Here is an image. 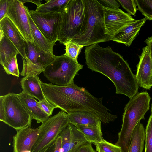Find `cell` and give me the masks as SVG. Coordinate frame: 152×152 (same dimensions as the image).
Returning a JSON list of instances; mask_svg holds the SVG:
<instances>
[{"label": "cell", "instance_id": "cell-1", "mask_svg": "<svg viewBox=\"0 0 152 152\" xmlns=\"http://www.w3.org/2000/svg\"><path fill=\"white\" fill-rule=\"evenodd\" d=\"M85 54L88 68L109 78L115 87L116 94L130 99L138 93L135 75L127 61L109 46L104 48L96 44L87 46Z\"/></svg>", "mask_w": 152, "mask_h": 152}, {"label": "cell", "instance_id": "cell-2", "mask_svg": "<svg viewBox=\"0 0 152 152\" xmlns=\"http://www.w3.org/2000/svg\"><path fill=\"white\" fill-rule=\"evenodd\" d=\"M46 99L56 108L67 113L75 111L89 112L98 117L104 124L113 122L117 116L110 113V110L104 106L102 98H96L85 88L74 83L61 86L40 82Z\"/></svg>", "mask_w": 152, "mask_h": 152}, {"label": "cell", "instance_id": "cell-3", "mask_svg": "<svg viewBox=\"0 0 152 152\" xmlns=\"http://www.w3.org/2000/svg\"><path fill=\"white\" fill-rule=\"evenodd\" d=\"M151 98L147 92H138L126 105L123 115L121 129L115 145L122 152H128L134 129L150 108Z\"/></svg>", "mask_w": 152, "mask_h": 152}, {"label": "cell", "instance_id": "cell-4", "mask_svg": "<svg viewBox=\"0 0 152 152\" xmlns=\"http://www.w3.org/2000/svg\"><path fill=\"white\" fill-rule=\"evenodd\" d=\"M61 14L57 41L63 44L79 36L86 29L87 18L85 0H70Z\"/></svg>", "mask_w": 152, "mask_h": 152}, {"label": "cell", "instance_id": "cell-5", "mask_svg": "<svg viewBox=\"0 0 152 152\" xmlns=\"http://www.w3.org/2000/svg\"><path fill=\"white\" fill-rule=\"evenodd\" d=\"M87 22L85 31L71 41L84 46L110 40L106 33L103 5L97 0H85Z\"/></svg>", "mask_w": 152, "mask_h": 152}, {"label": "cell", "instance_id": "cell-6", "mask_svg": "<svg viewBox=\"0 0 152 152\" xmlns=\"http://www.w3.org/2000/svg\"><path fill=\"white\" fill-rule=\"evenodd\" d=\"M83 65L64 54L56 56L54 60L44 68V76L51 83L66 86L74 83V79Z\"/></svg>", "mask_w": 152, "mask_h": 152}, {"label": "cell", "instance_id": "cell-7", "mask_svg": "<svg viewBox=\"0 0 152 152\" xmlns=\"http://www.w3.org/2000/svg\"><path fill=\"white\" fill-rule=\"evenodd\" d=\"M69 123L68 114L63 111L50 117L40 126L41 131L31 152H42L49 147Z\"/></svg>", "mask_w": 152, "mask_h": 152}, {"label": "cell", "instance_id": "cell-8", "mask_svg": "<svg viewBox=\"0 0 152 152\" xmlns=\"http://www.w3.org/2000/svg\"><path fill=\"white\" fill-rule=\"evenodd\" d=\"M1 96L4 109L3 122L16 131L31 127L32 118L16 94L9 93Z\"/></svg>", "mask_w": 152, "mask_h": 152}, {"label": "cell", "instance_id": "cell-9", "mask_svg": "<svg viewBox=\"0 0 152 152\" xmlns=\"http://www.w3.org/2000/svg\"><path fill=\"white\" fill-rule=\"evenodd\" d=\"M25 50L26 57L25 59L22 58L23 66L20 73L24 77L29 75H39L56 56L27 41L25 42Z\"/></svg>", "mask_w": 152, "mask_h": 152}, {"label": "cell", "instance_id": "cell-10", "mask_svg": "<svg viewBox=\"0 0 152 152\" xmlns=\"http://www.w3.org/2000/svg\"><path fill=\"white\" fill-rule=\"evenodd\" d=\"M28 10L34 23L48 39L55 43L57 41L61 14L60 13H42L36 10Z\"/></svg>", "mask_w": 152, "mask_h": 152}, {"label": "cell", "instance_id": "cell-11", "mask_svg": "<svg viewBox=\"0 0 152 152\" xmlns=\"http://www.w3.org/2000/svg\"><path fill=\"white\" fill-rule=\"evenodd\" d=\"M5 17L10 20L26 41L34 43L27 11L20 0H12Z\"/></svg>", "mask_w": 152, "mask_h": 152}, {"label": "cell", "instance_id": "cell-12", "mask_svg": "<svg viewBox=\"0 0 152 152\" xmlns=\"http://www.w3.org/2000/svg\"><path fill=\"white\" fill-rule=\"evenodd\" d=\"M103 10L106 33L110 37V39L120 29L136 20L120 8L111 9L103 6Z\"/></svg>", "mask_w": 152, "mask_h": 152}, {"label": "cell", "instance_id": "cell-13", "mask_svg": "<svg viewBox=\"0 0 152 152\" xmlns=\"http://www.w3.org/2000/svg\"><path fill=\"white\" fill-rule=\"evenodd\" d=\"M137 66L136 80L139 87L149 90L152 87V60L147 46L142 49Z\"/></svg>", "mask_w": 152, "mask_h": 152}, {"label": "cell", "instance_id": "cell-14", "mask_svg": "<svg viewBox=\"0 0 152 152\" xmlns=\"http://www.w3.org/2000/svg\"><path fill=\"white\" fill-rule=\"evenodd\" d=\"M41 129L40 126L36 128L28 127L17 131L13 137V152H31Z\"/></svg>", "mask_w": 152, "mask_h": 152}, {"label": "cell", "instance_id": "cell-15", "mask_svg": "<svg viewBox=\"0 0 152 152\" xmlns=\"http://www.w3.org/2000/svg\"><path fill=\"white\" fill-rule=\"evenodd\" d=\"M61 152H75L81 146L89 142L83 134L69 123L60 133Z\"/></svg>", "mask_w": 152, "mask_h": 152}, {"label": "cell", "instance_id": "cell-16", "mask_svg": "<svg viewBox=\"0 0 152 152\" xmlns=\"http://www.w3.org/2000/svg\"><path fill=\"white\" fill-rule=\"evenodd\" d=\"M147 20L145 17L125 26L116 32L111 37L110 40L124 44L129 47Z\"/></svg>", "mask_w": 152, "mask_h": 152}, {"label": "cell", "instance_id": "cell-17", "mask_svg": "<svg viewBox=\"0 0 152 152\" xmlns=\"http://www.w3.org/2000/svg\"><path fill=\"white\" fill-rule=\"evenodd\" d=\"M0 28L15 45L22 58L25 59V42L26 40L8 18L5 17L0 21Z\"/></svg>", "mask_w": 152, "mask_h": 152}, {"label": "cell", "instance_id": "cell-18", "mask_svg": "<svg viewBox=\"0 0 152 152\" xmlns=\"http://www.w3.org/2000/svg\"><path fill=\"white\" fill-rule=\"evenodd\" d=\"M21 103L31 116L38 123H43L50 117L39 106L35 98L21 92L16 94Z\"/></svg>", "mask_w": 152, "mask_h": 152}, {"label": "cell", "instance_id": "cell-19", "mask_svg": "<svg viewBox=\"0 0 152 152\" xmlns=\"http://www.w3.org/2000/svg\"><path fill=\"white\" fill-rule=\"evenodd\" d=\"M38 75H28L21 79V93L34 97L39 101H46L47 100L43 92Z\"/></svg>", "mask_w": 152, "mask_h": 152}, {"label": "cell", "instance_id": "cell-20", "mask_svg": "<svg viewBox=\"0 0 152 152\" xmlns=\"http://www.w3.org/2000/svg\"><path fill=\"white\" fill-rule=\"evenodd\" d=\"M69 123L75 126L79 125L101 128V121L93 114L86 111H75L67 113Z\"/></svg>", "mask_w": 152, "mask_h": 152}, {"label": "cell", "instance_id": "cell-21", "mask_svg": "<svg viewBox=\"0 0 152 152\" xmlns=\"http://www.w3.org/2000/svg\"><path fill=\"white\" fill-rule=\"evenodd\" d=\"M30 26L34 43L43 50L53 54V48L55 43L48 39L41 33L37 27L29 14L28 8L25 6Z\"/></svg>", "mask_w": 152, "mask_h": 152}, {"label": "cell", "instance_id": "cell-22", "mask_svg": "<svg viewBox=\"0 0 152 152\" xmlns=\"http://www.w3.org/2000/svg\"><path fill=\"white\" fill-rule=\"evenodd\" d=\"M0 63L2 65L7 61L20 53L3 31L0 30Z\"/></svg>", "mask_w": 152, "mask_h": 152}, {"label": "cell", "instance_id": "cell-23", "mask_svg": "<svg viewBox=\"0 0 152 152\" xmlns=\"http://www.w3.org/2000/svg\"><path fill=\"white\" fill-rule=\"evenodd\" d=\"M145 138L143 124L139 122L134 129L128 152H142Z\"/></svg>", "mask_w": 152, "mask_h": 152}, {"label": "cell", "instance_id": "cell-24", "mask_svg": "<svg viewBox=\"0 0 152 152\" xmlns=\"http://www.w3.org/2000/svg\"><path fill=\"white\" fill-rule=\"evenodd\" d=\"M70 0H45L46 2L37 7L36 11L42 13H61Z\"/></svg>", "mask_w": 152, "mask_h": 152}, {"label": "cell", "instance_id": "cell-25", "mask_svg": "<svg viewBox=\"0 0 152 152\" xmlns=\"http://www.w3.org/2000/svg\"><path fill=\"white\" fill-rule=\"evenodd\" d=\"M89 142L93 143L104 139L101 128L76 125L75 126Z\"/></svg>", "mask_w": 152, "mask_h": 152}, {"label": "cell", "instance_id": "cell-26", "mask_svg": "<svg viewBox=\"0 0 152 152\" xmlns=\"http://www.w3.org/2000/svg\"><path fill=\"white\" fill-rule=\"evenodd\" d=\"M63 44L65 47V52L64 55L78 63V56L84 46L71 40L67 41Z\"/></svg>", "mask_w": 152, "mask_h": 152}, {"label": "cell", "instance_id": "cell-27", "mask_svg": "<svg viewBox=\"0 0 152 152\" xmlns=\"http://www.w3.org/2000/svg\"><path fill=\"white\" fill-rule=\"evenodd\" d=\"M137 10L147 20H152V0H135Z\"/></svg>", "mask_w": 152, "mask_h": 152}, {"label": "cell", "instance_id": "cell-28", "mask_svg": "<svg viewBox=\"0 0 152 152\" xmlns=\"http://www.w3.org/2000/svg\"><path fill=\"white\" fill-rule=\"evenodd\" d=\"M6 73L18 77L20 72L17 59V55L6 61L2 65Z\"/></svg>", "mask_w": 152, "mask_h": 152}, {"label": "cell", "instance_id": "cell-29", "mask_svg": "<svg viewBox=\"0 0 152 152\" xmlns=\"http://www.w3.org/2000/svg\"><path fill=\"white\" fill-rule=\"evenodd\" d=\"M104 152H122L121 148L103 139L101 141L93 143Z\"/></svg>", "mask_w": 152, "mask_h": 152}, {"label": "cell", "instance_id": "cell-30", "mask_svg": "<svg viewBox=\"0 0 152 152\" xmlns=\"http://www.w3.org/2000/svg\"><path fill=\"white\" fill-rule=\"evenodd\" d=\"M145 132V152H152V114H151L147 124Z\"/></svg>", "mask_w": 152, "mask_h": 152}, {"label": "cell", "instance_id": "cell-31", "mask_svg": "<svg viewBox=\"0 0 152 152\" xmlns=\"http://www.w3.org/2000/svg\"><path fill=\"white\" fill-rule=\"evenodd\" d=\"M121 5L122 7L130 15H136V13L137 9V4L134 0H117Z\"/></svg>", "mask_w": 152, "mask_h": 152}, {"label": "cell", "instance_id": "cell-32", "mask_svg": "<svg viewBox=\"0 0 152 152\" xmlns=\"http://www.w3.org/2000/svg\"><path fill=\"white\" fill-rule=\"evenodd\" d=\"M12 0H0V21L6 16Z\"/></svg>", "mask_w": 152, "mask_h": 152}, {"label": "cell", "instance_id": "cell-33", "mask_svg": "<svg viewBox=\"0 0 152 152\" xmlns=\"http://www.w3.org/2000/svg\"><path fill=\"white\" fill-rule=\"evenodd\" d=\"M38 104L41 108L50 117L52 115L54 109L56 107L48 102V100L45 101H38Z\"/></svg>", "mask_w": 152, "mask_h": 152}, {"label": "cell", "instance_id": "cell-34", "mask_svg": "<svg viewBox=\"0 0 152 152\" xmlns=\"http://www.w3.org/2000/svg\"><path fill=\"white\" fill-rule=\"evenodd\" d=\"M98 1L105 7L111 9L119 8L120 4L117 0H100Z\"/></svg>", "mask_w": 152, "mask_h": 152}, {"label": "cell", "instance_id": "cell-35", "mask_svg": "<svg viewBox=\"0 0 152 152\" xmlns=\"http://www.w3.org/2000/svg\"><path fill=\"white\" fill-rule=\"evenodd\" d=\"M75 152H96L93 148L91 143L88 142L80 147Z\"/></svg>", "mask_w": 152, "mask_h": 152}, {"label": "cell", "instance_id": "cell-36", "mask_svg": "<svg viewBox=\"0 0 152 152\" xmlns=\"http://www.w3.org/2000/svg\"><path fill=\"white\" fill-rule=\"evenodd\" d=\"M62 138L59 136L55 142L53 152H61Z\"/></svg>", "mask_w": 152, "mask_h": 152}, {"label": "cell", "instance_id": "cell-37", "mask_svg": "<svg viewBox=\"0 0 152 152\" xmlns=\"http://www.w3.org/2000/svg\"><path fill=\"white\" fill-rule=\"evenodd\" d=\"M145 42L148 48L152 60V36L148 37Z\"/></svg>", "mask_w": 152, "mask_h": 152}, {"label": "cell", "instance_id": "cell-38", "mask_svg": "<svg viewBox=\"0 0 152 152\" xmlns=\"http://www.w3.org/2000/svg\"><path fill=\"white\" fill-rule=\"evenodd\" d=\"M23 4H24L26 2H31L35 4L37 6V7L39 6L42 4L41 3V1L39 0H20Z\"/></svg>", "mask_w": 152, "mask_h": 152}, {"label": "cell", "instance_id": "cell-39", "mask_svg": "<svg viewBox=\"0 0 152 152\" xmlns=\"http://www.w3.org/2000/svg\"><path fill=\"white\" fill-rule=\"evenodd\" d=\"M55 142L53 143L49 147L42 152H53Z\"/></svg>", "mask_w": 152, "mask_h": 152}, {"label": "cell", "instance_id": "cell-40", "mask_svg": "<svg viewBox=\"0 0 152 152\" xmlns=\"http://www.w3.org/2000/svg\"><path fill=\"white\" fill-rule=\"evenodd\" d=\"M96 151L98 152H104V151L101 150V149H100L99 148L97 147H96Z\"/></svg>", "mask_w": 152, "mask_h": 152}, {"label": "cell", "instance_id": "cell-41", "mask_svg": "<svg viewBox=\"0 0 152 152\" xmlns=\"http://www.w3.org/2000/svg\"><path fill=\"white\" fill-rule=\"evenodd\" d=\"M151 114H152V104H151Z\"/></svg>", "mask_w": 152, "mask_h": 152}]
</instances>
